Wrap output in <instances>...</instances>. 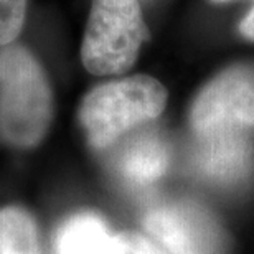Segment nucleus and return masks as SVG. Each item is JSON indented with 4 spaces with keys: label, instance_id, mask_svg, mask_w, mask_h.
I'll return each mask as SVG.
<instances>
[{
    "label": "nucleus",
    "instance_id": "nucleus-5",
    "mask_svg": "<svg viewBox=\"0 0 254 254\" xmlns=\"http://www.w3.org/2000/svg\"><path fill=\"white\" fill-rule=\"evenodd\" d=\"M144 226L172 254H218L220 250L211 218L191 203H159L145 213Z\"/></svg>",
    "mask_w": 254,
    "mask_h": 254
},
{
    "label": "nucleus",
    "instance_id": "nucleus-13",
    "mask_svg": "<svg viewBox=\"0 0 254 254\" xmlns=\"http://www.w3.org/2000/svg\"><path fill=\"white\" fill-rule=\"evenodd\" d=\"M211 2H216V3H221V2H228V0H211Z\"/></svg>",
    "mask_w": 254,
    "mask_h": 254
},
{
    "label": "nucleus",
    "instance_id": "nucleus-3",
    "mask_svg": "<svg viewBox=\"0 0 254 254\" xmlns=\"http://www.w3.org/2000/svg\"><path fill=\"white\" fill-rule=\"evenodd\" d=\"M147 40L149 30L137 0H93L81 62L94 76L123 74L134 66Z\"/></svg>",
    "mask_w": 254,
    "mask_h": 254
},
{
    "label": "nucleus",
    "instance_id": "nucleus-9",
    "mask_svg": "<svg viewBox=\"0 0 254 254\" xmlns=\"http://www.w3.org/2000/svg\"><path fill=\"white\" fill-rule=\"evenodd\" d=\"M38 228L20 206L0 208V254H38Z\"/></svg>",
    "mask_w": 254,
    "mask_h": 254
},
{
    "label": "nucleus",
    "instance_id": "nucleus-2",
    "mask_svg": "<svg viewBox=\"0 0 254 254\" xmlns=\"http://www.w3.org/2000/svg\"><path fill=\"white\" fill-rule=\"evenodd\" d=\"M167 101L169 93L159 79L135 74L91 89L81 101L78 119L89 145L104 150L127 132L159 118Z\"/></svg>",
    "mask_w": 254,
    "mask_h": 254
},
{
    "label": "nucleus",
    "instance_id": "nucleus-6",
    "mask_svg": "<svg viewBox=\"0 0 254 254\" xmlns=\"http://www.w3.org/2000/svg\"><path fill=\"white\" fill-rule=\"evenodd\" d=\"M196 160L206 175L218 180H236L251 169L253 149L243 130L230 129L198 135Z\"/></svg>",
    "mask_w": 254,
    "mask_h": 254
},
{
    "label": "nucleus",
    "instance_id": "nucleus-4",
    "mask_svg": "<svg viewBox=\"0 0 254 254\" xmlns=\"http://www.w3.org/2000/svg\"><path fill=\"white\" fill-rule=\"evenodd\" d=\"M190 126L196 135L254 127V74L230 68L208 81L191 103Z\"/></svg>",
    "mask_w": 254,
    "mask_h": 254
},
{
    "label": "nucleus",
    "instance_id": "nucleus-12",
    "mask_svg": "<svg viewBox=\"0 0 254 254\" xmlns=\"http://www.w3.org/2000/svg\"><path fill=\"white\" fill-rule=\"evenodd\" d=\"M240 33L248 40L254 42V7L250 10V13L241 20L240 23Z\"/></svg>",
    "mask_w": 254,
    "mask_h": 254
},
{
    "label": "nucleus",
    "instance_id": "nucleus-8",
    "mask_svg": "<svg viewBox=\"0 0 254 254\" xmlns=\"http://www.w3.org/2000/svg\"><path fill=\"white\" fill-rule=\"evenodd\" d=\"M57 254H113V236L94 213L68 218L55 238Z\"/></svg>",
    "mask_w": 254,
    "mask_h": 254
},
{
    "label": "nucleus",
    "instance_id": "nucleus-1",
    "mask_svg": "<svg viewBox=\"0 0 254 254\" xmlns=\"http://www.w3.org/2000/svg\"><path fill=\"white\" fill-rule=\"evenodd\" d=\"M53 89L35 55L22 45L0 47V139L33 149L53 123Z\"/></svg>",
    "mask_w": 254,
    "mask_h": 254
},
{
    "label": "nucleus",
    "instance_id": "nucleus-10",
    "mask_svg": "<svg viewBox=\"0 0 254 254\" xmlns=\"http://www.w3.org/2000/svg\"><path fill=\"white\" fill-rule=\"evenodd\" d=\"M27 0H0V47L12 45L22 33Z\"/></svg>",
    "mask_w": 254,
    "mask_h": 254
},
{
    "label": "nucleus",
    "instance_id": "nucleus-7",
    "mask_svg": "<svg viewBox=\"0 0 254 254\" xmlns=\"http://www.w3.org/2000/svg\"><path fill=\"white\" fill-rule=\"evenodd\" d=\"M116 165L124 180L134 185H147L165 174L169 149L160 135L139 134L126 142Z\"/></svg>",
    "mask_w": 254,
    "mask_h": 254
},
{
    "label": "nucleus",
    "instance_id": "nucleus-11",
    "mask_svg": "<svg viewBox=\"0 0 254 254\" xmlns=\"http://www.w3.org/2000/svg\"><path fill=\"white\" fill-rule=\"evenodd\" d=\"M113 254H164L139 233L123 231L113 236Z\"/></svg>",
    "mask_w": 254,
    "mask_h": 254
}]
</instances>
